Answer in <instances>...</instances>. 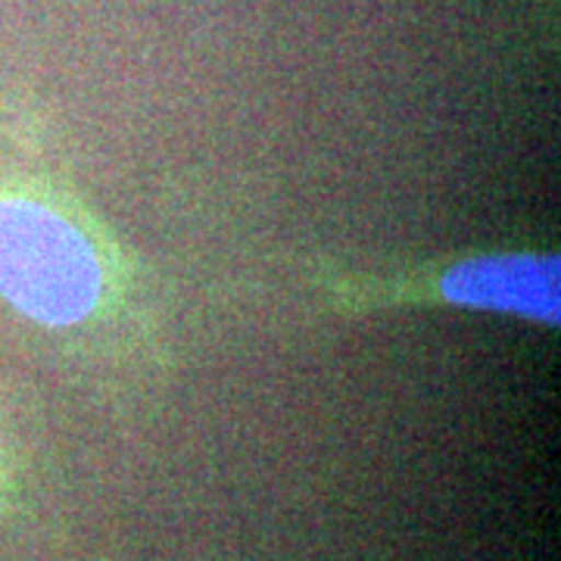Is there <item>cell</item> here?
<instances>
[{
  "mask_svg": "<svg viewBox=\"0 0 561 561\" xmlns=\"http://www.w3.org/2000/svg\"><path fill=\"white\" fill-rule=\"evenodd\" d=\"M312 287L341 316L461 309L540 328H559L561 321V260L546 250H481L378 272L321 265Z\"/></svg>",
  "mask_w": 561,
  "mask_h": 561,
  "instance_id": "obj_2",
  "label": "cell"
},
{
  "mask_svg": "<svg viewBox=\"0 0 561 561\" xmlns=\"http://www.w3.org/2000/svg\"><path fill=\"white\" fill-rule=\"evenodd\" d=\"M0 300L76 353L157 356L147 272L72 184L0 191Z\"/></svg>",
  "mask_w": 561,
  "mask_h": 561,
  "instance_id": "obj_1",
  "label": "cell"
}]
</instances>
